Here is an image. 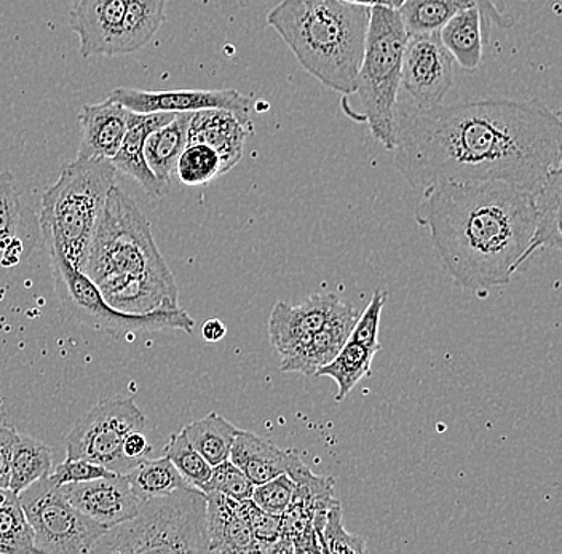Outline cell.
I'll return each mask as SVG.
<instances>
[{"label":"cell","instance_id":"cell-22","mask_svg":"<svg viewBox=\"0 0 562 554\" xmlns=\"http://www.w3.org/2000/svg\"><path fill=\"white\" fill-rule=\"evenodd\" d=\"M290 454L291 451H283L259 434L238 430L228 461L237 465L248 476L249 482L258 486L286 473Z\"/></svg>","mask_w":562,"mask_h":554},{"label":"cell","instance_id":"cell-13","mask_svg":"<svg viewBox=\"0 0 562 554\" xmlns=\"http://www.w3.org/2000/svg\"><path fill=\"white\" fill-rule=\"evenodd\" d=\"M59 489L72 507L105 529L136 517L143 505L125 475L65 484Z\"/></svg>","mask_w":562,"mask_h":554},{"label":"cell","instance_id":"cell-30","mask_svg":"<svg viewBox=\"0 0 562 554\" xmlns=\"http://www.w3.org/2000/svg\"><path fill=\"white\" fill-rule=\"evenodd\" d=\"M237 431L234 423L228 422L216 412H210L209 416L195 420L182 429L189 443L203 455L211 466L227 461Z\"/></svg>","mask_w":562,"mask_h":554},{"label":"cell","instance_id":"cell-7","mask_svg":"<svg viewBox=\"0 0 562 554\" xmlns=\"http://www.w3.org/2000/svg\"><path fill=\"white\" fill-rule=\"evenodd\" d=\"M407 31L398 10L371 7L364 54L355 89L347 97L357 104L344 106L355 122L367 124L375 142L392 150L395 109L402 87V65Z\"/></svg>","mask_w":562,"mask_h":554},{"label":"cell","instance_id":"cell-1","mask_svg":"<svg viewBox=\"0 0 562 554\" xmlns=\"http://www.w3.org/2000/svg\"><path fill=\"white\" fill-rule=\"evenodd\" d=\"M561 115L543 104L481 98L417 109L398 100L393 167L414 189L502 181L533 192L561 168Z\"/></svg>","mask_w":562,"mask_h":554},{"label":"cell","instance_id":"cell-23","mask_svg":"<svg viewBox=\"0 0 562 554\" xmlns=\"http://www.w3.org/2000/svg\"><path fill=\"white\" fill-rule=\"evenodd\" d=\"M439 41L460 68L476 71L483 61L484 42L487 44L490 33L484 26L483 15L477 7H469L456 13L441 30Z\"/></svg>","mask_w":562,"mask_h":554},{"label":"cell","instance_id":"cell-33","mask_svg":"<svg viewBox=\"0 0 562 554\" xmlns=\"http://www.w3.org/2000/svg\"><path fill=\"white\" fill-rule=\"evenodd\" d=\"M35 553L34 534L16 494L0 505V554Z\"/></svg>","mask_w":562,"mask_h":554},{"label":"cell","instance_id":"cell-24","mask_svg":"<svg viewBox=\"0 0 562 554\" xmlns=\"http://www.w3.org/2000/svg\"><path fill=\"white\" fill-rule=\"evenodd\" d=\"M193 112H178L173 121L158 126L144 143V159L157 181L170 191L176 161L188 144L189 122Z\"/></svg>","mask_w":562,"mask_h":554},{"label":"cell","instance_id":"cell-25","mask_svg":"<svg viewBox=\"0 0 562 554\" xmlns=\"http://www.w3.org/2000/svg\"><path fill=\"white\" fill-rule=\"evenodd\" d=\"M562 170L548 174L542 184L532 192L533 208H536V230L525 255V264L543 248L560 250L562 247L561 233V179Z\"/></svg>","mask_w":562,"mask_h":554},{"label":"cell","instance_id":"cell-36","mask_svg":"<svg viewBox=\"0 0 562 554\" xmlns=\"http://www.w3.org/2000/svg\"><path fill=\"white\" fill-rule=\"evenodd\" d=\"M203 493H221L234 500L251 499L255 484L249 482L248 476L232 464L231 461L221 462L211 470V476L205 486L202 487Z\"/></svg>","mask_w":562,"mask_h":554},{"label":"cell","instance_id":"cell-27","mask_svg":"<svg viewBox=\"0 0 562 554\" xmlns=\"http://www.w3.org/2000/svg\"><path fill=\"white\" fill-rule=\"evenodd\" d=\"M52 468L50 446L27 434L16 433L10 457L9 489L18 496L31 484L50 475Z\"/></svg>","mask_w":562,"mask_h":554},{"label":"cell","instance_id":"cell-43","mask_svg":"<svg viewBox=\"0 0 562 554\" xmlns=\"http://www.w3.org/2000/svg\"><path fill=\"white\" fill-rule=\"evenodd\" d=\"M227 328L220 318H210L202 325V338L206 340V342H220L226 338Z\"/></svg>","mask_w":562,"mask_h":554},{"label":"cell","instance_id":"cell-45","mask_svg":"<svg viewBox=\"0 0 562 554\" xmlns=\"http://www.w3.org/2000/svg\"><path fill=\"white\" fill-rule=\"evenodd\" d=\"M10 493H12V490L3 489V487H0V505H2L3 501L7 500V497L10 496Z\"/></svg>","mask_w":562,"mask_h":554},{"label":"cell","instance_id":"cell-32","mask_svg":"<svg viewBox=\"0 0 562 554\" xmlns=\"http://www.w3.org/2000/svg\"><path fill=\"white\" fill-rule=\"evenodd\" d=\"M176 174L186 185H206L223 177V161L220 154L203 143H188L179 154Z\"/></svg>","mask_w":562,"mask_h":554},{"label":"cell","instance_id":"cell-40","mask_svg":"<svg viewBox=\"0 0 562 554\" xmlns=\"http://www.w3.org/2000/svg\"><path fill=\"white\" fill-rule=\"evenodd\" d=\"M283 518L262 511L255 501H249V525L255 539L256 553H270L281 534Z\"/></svg>","mask_w":562,"mask_h":554},{"label":"cell","instance_id":"cell-37","mask_svg":"<svg viewBox=\"0 0 562 554\" xmlns=\"http://www.w3.org/2000/svg\"><path fill=\"white\" fill-rule=\"evenodd\" d=\"M294 490H296V484L288 473H283L267 483L255 486L251 500L266 513L281 517L290 508L294 499Z\"/></svg>","mask_w":562,"mask_h":554},{"label":"cell","instance_id":"cell-14","mask_svg":"<svg viewBox=\"0 0 562 554\" xmlns=\"http://www.w3.org/2000/svg\"><path fill=\"white\" fill-rule=\"evenodd\" d=\"M339 297L312 294L299 305L277 301L269 317V338L281 358L299 352L316 331L323 328Z\"/></svg>","mask_w":562,"mask_h":554},{"label":"cell","instance_id":"cell-8","mask_svg":"<svg viewBox=\"0 0 562 554\" xmlns=\"http://www.w3.org/2000/svg\"><path fill=\"white\" fill-rule=\"evenodd\" d=\"M47 248L59 308L70 320L86 325L88 328L111 332L117 338L132 332L167 331V329L192 335L195 321L181 307L146 315L115 310L105 303L100 290L86 273L70 265L68 259L55 247Z\"/></svg>","mask_w":562,"mask_h":554},{"label":"cell","instance_id":"cell-39","mask_svg":"<svg viewBox=\"0 0 562 554\" xmlns=\"http://www.w3.org/2000/svg\"><path fill=\"white\" fill-rule=\"evenodd\" d=\"M114 475H117V473L111 472V470L105 468L103 465L86 461V459L66 457L65 462L52 468L50 475L47 478L55 486L61 487L65 484L91 482V479Z\"/></svg>","mask_w":562,"mask_h":554},{"label":"cell","instance_id":"cell-41","mask_svg":"<svg viewBox=\"0 0 562 554\" xmlns=\"http://www.w3.org/2000/svg\"><path fill=\"white\" fill-rule=\"evenodd\" d=\"M18 431L12 427L0 426V487L9 489L10 457H12L13 441Z\"/></svg>","mask_w":562,"mask_h":554},{"label":"cell","instance_id":"cell-15","mask_svg":"<svg viewBox=\"0 0 562 554\" xmlns=\"http://www.w3.org/2000/svg\"><path fill=\"white\" fill-rule=\"evenodd\" d=\"M128 0H70V27L83 58L121 55L123 19Z\"/></svg>","mask_w":562,"mask_h":554},{"label":"cell","instance_id":"cell-9","mask_svg":"<svg viewBox=\"0 0 562 554\" xmlns=\"http://www.w3.org/2000/svg\"><path fill=\"white\" fill-rule=\"evenodd\" d=\"M18 500L33 529L35 553H91L108 531L72 507L47 476L21 490Z\"/></svg>","mask_w":562,"mask_h":554},{"label":"cell","instance_id":"cell-42","mask_svg":"<svg viewBox=\"0 0 562 554\" xmlns=\"http://www.w3.org/2000/svg\"><path fill=\"white\" fill-rule=\"evenodd\" d=\"M150 451H153V446H150L149 440L143 431H133L123 441V454L130 461L140 462L149 455Z\"/></svg>","mask_w":562,"mask_h":554},{"label":"cell","instance_id":"cell-17","mask_svg":"<svg viewBox=\"0 0 562 554\" xmlns=\"http://www.w3.org/2000/svg\"><path fill=\"white\" fill-rule=\"evenodd\" d=\"M178 112H133L128 111L126 132L121 149L111 159L115 170L125 177L135 179L149 197L161 200L168 194L167 189L157 181L144 159V143L150 132L158 126L173 121Z\"/></svg>","mask_w":562,"mask_h":554},{"label":"cell","instance_id":"cell-31","mask_svg":"<svg viewBox=\"0 0 562 554\" xmlns=\"http://www.w3.org/2000/svg\"><path fill=\"white\" fill-rule=\"evenodd\" d=\"M125 478L143 501L168 496L179 487L191 486L167 457L143 459L138 465L125 473Z\"/></svg>","mask_w":562,"mask_h":554},{"label":"cell","instance_id":"cell-26","mask_svg":"<svg viewBox=\"0 0 562 554\" xmlns=\"http://www.w3.org/2000/svg\"><path fill=\"white\" fill-rule=\"evenodd\" d=\"M23 202L15 177L10 171L0 173V264L12 268L24 258Z\"/></svg>","mask_w":562,"mask_h":554},{"label":"cell","instance_id":"cell-34","mask_svg":"<svg viewBox=\"0 0 562 554\" xmlns=\"http://www.w3.org/2000/svg\"><path fill=\"white\" fill-rule=\"evenodd\" d=\"M164 452L165 457L175 465L186 483L202 489L205 483L209 482L213 466L189 443L182 430L179 433L171 434Z\"/></svg>","mask_w":562,"mask_h":554},{"label":"cell","instance_id":"cell-3","mask_svg":"<svg viewBox=\"0 0 562 554\" xmlns=\"http://www.w3.org/2000/svg\"><path fill=\"white\" fill-rule=\"evenodd\" d=\"M83 273L105 303L125 314L178 308V285L138 203L112 185L91 238Z\"/></svg>","mask_w":562,"mask_h":554},{"label":"cell","instance_id":"cell-29","mask_svg":"<svg viewBox=\"0 0 562 554\" xmlns=\"http://www.w3.org/2000/svg\"><path fill=\"white\" fill-rule=\"evenodd\" d=\"M379 350L347 340L340 352L325 366L316 371L315 377H329L337 384L336 402H344L358 382L371 373L372 360Z\"/></svg>","mask_w":562,"mask_h":554},{"label":"cell","instance_id":"cell-28","mask_svg":"<svg viewBox=\"0 0 562 554\" xmlns=\"http://www.w3.org/2000/svg\"><path fill=\"white\" fill-rule=\"evenodd\" d=\"M168 0H128L123 19L121 55L146 47L165 21Z\"/></svg>","mask_w":562,"mask_h":554},{"label":"cell","instance_id":"cell-10","mask_svg":"<svg viewBox=\"0 0 562 554\" xmlns=\"http://www.w3.org/2000/svg\"><path fill=\"white\" fill-rule=\"evenodd\" d=\"M144 429L146 416L132 398L108 399L77 420L66 438V452L70 459H86L125 475L139 462L125 457L123 441Z\"/></svg>","mask_w":562,"mask_h":554},{"label":"cell","instance_id":"cell-11","mask_svg":"<svg viewBox=\"0 0 562 554\" xmlns=\"http://www.w3.org/2000/svg\"><path fill=\"white\" fill-rule=\"evenodd\" d=\"M454 63L438 33L407 34L398 100L417 109L439 106L454 86Z\"/></svg>","mask_w":562,"mask_h":554},{"label":"cell","instance_id":"cell-38","mask_svg":"<svg viewBox=\"0 0 562 554\" xmlns=\"http://www.w3.org/2000/svg\"><path fill=\"white\" fill-rule=\"evenodd\" d=\"M386 297H389L386 291L375 287L368 307L358 315L349 340L367 346L369 349L381 350V343L378 340L379 325H381V314L384 310Z\"/></svg>","mask_w":562,"mask_h":554},{"label":"cell","instance_id":"cell-20","mask_svg":"<svg viewBox=\"0 0 562 554\" xmlns=\"http://www.w3.org/2000/svg\"><path fill=\"white\" fill-rule=\"evenodd\" d=\"M206 494L210 553H256L249 525V501L234 500L221 493Z\"/></svg>","mask_w":562,"mask_h":554},{"label":"cell","instance_id":"cell-19","mask_svg":"<svg viewBox=\"0 0 562 554\" xmlns=\"http://www.w3.org/2000/svg\"><path fill=\"white\" fill-rule=\"evenodd\" d=\"M82 139L77 159L111 160L121 149L128 121V109L112 100L86 104L79 115Z\"/></svg>","mask_w":562,"mask_h":554},{"label":"cell","instance_id":"cell-2","mask_svg":"<svg viewBox=\"0 0 562 554\" xmlns=\"http://www.w3.org/2000/svg\"><path fill=\"white\" fill-rule=\"evenodd\" d=\"M416 223L456 285L484 297L525 265L536 230L532 192L502 181H446L422 189Z\"/></svg>","mask_w":562,"mask_h":554},{"label":"cell","instance_id":"cell-18","mask_svg":"<svg viewBox=\"0 0 562 554\" xmlns=\"http://www.w3.org/2000/svg\"><path fill=\"white\" fill-rule=\"evenodd\" d=\"M358 315L353 307L339 301L323 328L299 352L281 358L280 370L315 377L316 371L328 364L346 346Z\"/></svg>","mask_w":562,"mask_h":554},{"label":"cell","instance_id":"cell-4","mask_svg":"<svg viewBox=\"0 0 562 554\" xmlns=\"http://www.w3.org/2000/svg\"><path fill=\"white\" fill-rule=\"evenodd\" d=\"M369 16L371 7L346 0H281L267 23L305 71L347 97L360 71Z\"/></svg>","mask_w":562,"mask_h":554},{"label":"cell","instance_id":"cell-6","mask_svg":"<svg viewBox=\"0 0 562 554\" xmlns=\"http://www.w3.org/2000/svg\"><path fill=\"white\" fill-rule=\"evenodd\" d=\"M91 553H210L206 494L184 486L144 500L136 517L108 529Z\"/></svg>","mask_w":562,"mask_h":554},{"label":"cell","instance_id":"cell-16","mask_svg":"<svg viewBox=\"0 0 562 554\" xmlns=\"http://www.w3.org/2000/svg\"><path fill=\"white\" fill-rule=\"evenodd\" d=\"M251 132L249 115L235 114L227 109H203L192 114L188 143H203L213 147L220 154L223 174H226L241 160L246 138Z\"/></svg>","mask_w":562,"mask_h":554},{"label":"cell","instance_id":"cell-35","mask_svg":"<svg viewBox=\"0 0 562 554\" xmlns=\"http://www.w3.org/2000/svg\"><path fill=\"white\" fill-rule=\"evenodd\" d=\"M318 543L322 553H367V542L344 528L342 505L339 501L329 508Z\"/></svg>","mask_w":562,"mask_h":554},{"label":"cell","instance_id":"cell-12","mask_svg":"<svg viewBox=\"0 0 562 554\" xmlns=\"http://www.w3.org/2000/svg\"><path fill=\"white\" fill-rule=\"evenodd\" d=\"M109 100L133 112H196L203 109H227L235 114L249 115L251 98L232 89L146 91L115 89Z\"/></svg>","mask_w":562,"mask_h":554},{"label":"cell","instance_id":"cell-21","mask_svg":"<svg viewBox=\"0 0 562 554\" xmlns=\"http://www.w3.org/2000/svg\"><path fill=\"white\" fill-rule=\"evenodd\" d=\"M469 7L480 9L487 33L492 23L501 27H512L515 23L512 16L501 12L492 0H404L398 13L407 34H430L438 33L456 13Z\"/></svg>","mask_w":562,"mask_h":554},{"label":"cell","instance_id":"cell-5","mask_svg":"<svg viewBox=\"0 0 562 554\" xmlns=\"http://www.w3.org/2000/svg\"><path fill=\"white\" fill-rule=\"evenodd\" d=\"M115 173L111 160L76 159L61 168L58 181L42 197L38 223L45 244L80 272Z\"/></svg>","mask_w":562,"mask_h":554},{"label":"cell","instance_id":"cell-44","mask_svg":"<svg viewBox=\"0 0 562 554\" xmlns=\"http://www.w3.org/2000/svg\"><path fill=\"white\" fill-rule=\"evenodd\" d=\"M350 3H360L367 7H389V9L398 10L404 0H346Z\"/></svg>","mask_w":562,"mask_h":554}]
</instances>
